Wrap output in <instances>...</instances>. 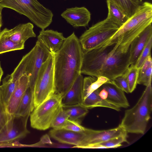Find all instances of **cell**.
I'll return each mask as SVG.
<instances>
[{"mask_svg":"<svg viewBox=\"0 0 152 152\" xmlns=\"http://www.w3.org/2000/svg\"><path fill=\"white\" fill-rule=\"evenodd\" d=\"M61 16L74 27L87 26L91 19L90 12L84 7L67 9Z\"/></svg>","mask_w":152,"mask_h":152,"instance_id":"4fadbf2b","label":"cell"},{"mask_svg":"<svg viewBox=\"0 0 152 152\" xmlns=\"http://www.w3.org/2000/svg\"><path fill=\"white\" fill-rule=\"evenodd\" d=\"M3 8L0 6V30L2 26L1 12Z\"/></svg>","mask_w":152,"mask_h":152,"instance_id":"8d00e7d4","label":"cell"},{"mask_svg":"<svg viewBox=\"0 0 152 152\" xmlns=\"http://www.w3.org/2000/svg\"><path fill=\"white\" fill-rule=\"evenodd\" d=\"M2 88L1 86H0V102H1L2 94Z\"/></svg>","mask_w":152,"mask_h":152,"instance_id":"f35d334b","label":"cell"},{"mask_svg":"<svg viewBox=\"0 0 152 152\" xmlns=\"http://www.w3.org/2000/svg\"><path fill=\"white\" fill-rule=\"evenodd\" d=\"M29 116L12 115L0 131V146L10 144L25 137L30 132L27 128Z\"/></svg>","mask_w":152,"mask_h":152,"instance_id":"30bf717a","label":"cell"},{"mask_svg":"<svg viewBox=\"0 0 152 152\" xmlns=\"http://www.w3.org/2000/svg\"><path fill=\"white\" fill-rule=\"evenodd\" d=\"M100 90L99 88L92 92L82 100L80 104L88 109L103 107L119 111L121 108L120 107L100 97L99 95Z\"/></svg>","mask_w":152,"mask_h":152,"instance_id":"44dd1931","label":"cell"},{"mask_svg":"<svg viewBox=\"0 0 152 152\" xmlns=\"http://www.w3.org/2000/svg\"><path fill=\"white\" fill-rule=\"evenodd\" d=\"M34 108V88L29 85L14 115L22 116H29Z\"/></svg>","mask_w":152,"mask_h":152,"instance_id":"7402d4cb","label":"cell"},{"mask_svg":"<svg viewBox=\"0 0 152 152\" xmlns=\"http://www.w3.org/2000/svg\"><path fill=\"white\" fill-rule=\"evenodd\" d=\"M3 74V71L1 67L0 62V83L1 81V78Z\"/></svg>","mask_w":152,"mask_h":152,"instance_id":"74e56055","label":"cell"},{"mask_svg":"<svg viewBox=\"0 0 152 152\" xmlns=\"http://www.w3.org/2000/svg\"><path fill=\"white\" fill-rule=\"evenodd\" d=\"M139 69L135 65H131L125 73L128 84L129 93L132 92L136 88Z\"/></svg>","mask_w":152,"mask_h":152,"instance_id":"f546056e","label":"cell"},{"mask_svg":"<svg viewBox=\"0 0 152 152\" xmlns=\"http://www.w3.org/2000/svg\"><path fill=\"white\" fill-rule=\"evenodd\" d=\"M121 26L108 16L93 25L79 39L82 51H88L100 46L110 39Z\"/></svg>","mask_w":152,"mask_h":152,"instance_id":"5b68a950","label":"cell"},{"mask_svg":"<svg viewBox=\"0 0 152 152\" xmlns=\"http://www.w3.org/2000/svg\"><path fill=\"white\" fill-rule=\"evenodd\" d=\"M113 81L116 85L124 92L129 93L128 84L125 74L117 77Z\"/></svg>","mask_w":152,"mask_h":152,"instance_id":"e575fe53","label":"cell"},{"mask_svg":"<svg viewBox=\"0 0 152 152\" xmlns=\"http://www.w3.org/2000/svg\"><path fill=\"white\" fill-rule=\"evenodd\" d=\"M110 80L102 76L95 77L89 76L83 78L82 100L92 92L99 88L103 84Z\"/></svg>","mask_w":152,"mask_h":152,"instance_id":"603a6c76","label":"cell"},{"mask_svg":"<svg viewBox=\"0 0 152 152\" xmlns=\"http://www.w3.org/2000/svg\"><path fill=\"white\" fill-rule=\"evenodd\" d=\"M106 1L108 8L107 16L116 23L122 25L129 18L112 1L110 0Z\"/></svg>","mask_w":152,"mask_h":152,"instance_id":"4316f807","label":"cell"},{"mask_svg":"<svg viewBox=\"0 0 152 152\" xmlns=\"http://www.w3.org/2000/svg\"><path fill=\"white\" fill-rule=\"evenodd\" d=\"M61 129L74 132H83L85 131L86 128L81 125L80 122L68 119Z\"/></svg>","mask_w":152,"mask_h":152,"instance_id":"d6a6232c","label":"cell"},{"mask_svg":"<svg viewBox=\"0 0 152 152\" xmlns=\"http://www.w3.org/2000/svg\"><path fill=\"white\" fill-rule=\"evenodd\" d=\"M152 22V4L144 2L113 36L102 45L118 43L123 50L127 51L133 40Z\"/></svg>","mask_w":152,"mask_h":152,"instance_id":"7a4b0ae2","label":"cell"},{"mask_svg":"<svg viewBox=\"0 0 152 152\" xmlns=\"http://www.w3.org/2000/svg\"><path fill=\"white\" fill-rule=\"evenodd\" d=\"M32 49L33 53L27 67L26 74L29 77V85L34 88L39 71L51 53L38 40Z\"/></svg>","mask_w":152,"mask_h":152,"instance_id":"8fae6325","label":"cell"},{"mask_svg":"<svg viewBox=\"0 0 152 152\" xmlns=\"http://www.w3.org/2000/svg\"><path fill=\"white\" fill-rule=\"evenodd\" d=\"M115 44L102 45L83 51L81 74L95 77L100 76L102 66Z\"/></svg>","mask_w":152,"mask_h":152,"instance_id":"9c48e42d","label":"cell"},{"mask_svg":"<svg viewBox=\"0 0 152 152\" xmlns=\"http://www.w3.org/2000/svg\"><path fill=\"white\" fill-rule=\"evenodd\" d=\"M152 46V37L148 40L136 63L135 66L138 69H140L147 58L151 55Z\"/></svg>","mask_w":152,"mask_h":152,"instance_id":"1f68e13d","label":"cell"},{"mask_svg":"<svg viewBox=\"0 0 152 152\" xmlns=\"http://www.w3.org/2000/svg\"><path fill=\"white\" fill-rule=\"evenodd\" d=\"M50 137L63 143L74 145L73 147L79 148L82 144L84 133L76 132L63 129H53L49 132Z\"/></svg>","mask_w":152,"mask_h":152,"instance_id":"9a60e30c","label":"cell"},{"mask_svg":"<svg viewBox=\"0 0 152 152\" xmlns=\"http://www.w3.org/2000/svg\"><path fill=\"white\" fill-rule=\"evenodd\" d=\"M107 92L106 100L120 108H127L129 106L124 92L118 87L113 80H109L100 87Z\"/></svg>","mask_w":152,"mask_h":152,"instance_id":"ffe728a7","label":"cell"},{"mask_svg":"<svg viewBox=\"0 0 152 152\" xmlns=\"http://www.w3.org/2000/svg\"><path fill=\"white\" fill-rule=\"evenodd\" d=\"M24 48V44L13 41L3 30L0 32V54Z\"/></svg>","mask_w":152,"mask_h":152,"instance_id":"484cf974","label":"cell"},{"mask_svg":"<svg viewBox=\"0 0 152 152\" xmlns=\"http://www.w3.org/2000/svg\"><path fill=\"white\" fill-rule=\"evenodd\" d=\"M83 77L80 74L65 95L62 97L63 107L81 104L82 101Z\"/></svg>","mask_w":152,"mask_h":152,"instance_id":"d6986e66","label":"cell"},{"mask_svg":"<svg viewBox=\"0 0 152 152\" xmlns=\"http://www.w3.org/2000/svg\"><path fill=\"white\" fill-rule=\"evenodd\" d=\"M64 0V1H66V0Z\"/></svg>","mask_w":152,"mask_h":152,"instance_id":"ab89813d","label":"cell"},{"mask_svg":"<svg viewBox=\"0 0 152 152\" xmlns=\"http://www.w3.org/2000/svg\"><path fill=\"white\" fill-rule=\"evenodd\" d=\"M151 37L152 26L151 24L134 39L130 44L129 48L130 65H135L148 41Z\"/></svg>","mask_w":152,"mask_h":152,"instance_id":"e0dca14e","label":"cell"},{"mask_svg":"<svg viewBox=\"0 0 152 152\" xmlns=\"http://www.w3.org/2000/svg\"><path fill=\"white\" fill-rule=\"evenodd\" d=\"M29 83V77L26 73L17 81L15 88L6 107L7 111L11 115L14 114Z\"/></svg>","mask_w":152,"mask_h":152,"instance_id":"2e32d148","label":"cell"},{"mask_svg":"<svg viewBox=\"0 0 152 152\" xmlns=\"http://www.w3.org/2000/svg\"><path fill=\"white\" fill-rule=\"evenodd\" d=\"M151 83L146 87L136 104L125 111L120 124L127 133L143 134L150 118L152 109Z\"/></svg>","mask_w":152,"mask_h":152,"instance_id":"3957f363","label":"cell"},{"mask_svg":"<svg viewBox=\"0 0 152 152\" xmlns=\"http://www.w3.org/2000/svg\"><path fill=\"white\" fill-rule=\"evenodd\" d=\"M82 57L79 39L73 32L54 54V94L62 97L70 89L81 74Z\"/></svg>","mask_w":152,"mask_h":152,"instance_id":"6da1fadb","label":"cell"},{"mask_svg":"<svg viewBox=\"0 0 152 152\" xmlns=\"http://www.w3.org/2000/svg\"><path fill=\"white\" fill-rule=\"evenodd\" d=\"M0 6L11 9L27 17L42 30L51 24L53 14L37 0H0Z\"/></svg>","mask_w":152,"mask_h":152,"instance_id":"277c9868","label":"cell"},{"mask_svg":"<svg viewBox=\"0 0 152 152\" xmlns=\"http://www.w3.org/2000/svg\"><path fill=\"white\" fill-rule=\"evenodd\" d=\"M12 115L8 112L5 106L0 102V131L10 119Z\"/></svg>","mask_w":152,"mask_h":152,"instance_id":"836d02e7","label":"cell"},{"mask_svg":"<svg viewBox=\"0 0 152 152\" xmlns=\"http://www.w3.org/2000/svg\"><path fill=\"white\" fill-rule=\"evenodd\" d=\"M68 112V119L71 120L80 122V119L88 113V109L81 104L63 107Z\"/></svg>","mask_w":152,"mask_h":152,"instance_id":"f1b7e54d","label":"cell"},{"mask_svg":"<svg viewBox=\"0 0 152 152\" xmlns=\"http://www.w3.org/2000/svg\"><path fill=\"white\" fill-rule=\"evenodd\" d=\"M61 98L60 95L54 94L35 108L30 115L31 127L41 130L50 127L52 121L62 107Z\"/></svg>","mask_w":152,"mask_h":152,"instance_id":"52a82bcc","label":"cell"},{"mask_svg":"<svg viewBox=\"0 0 152 152\" xmlns=\"http://www.w3.org/2000/svg\"><path fill=\"white\" fill-rule=\"evenodd\" d=\"M130 59L129 48L125 51L116 43L102 66L100 76L113 80L125 73L130 65Z\"/></svg>","mask_w":152,"mask_h":152,"instance_id":"ba28073f","label":"cell"},{"mask_svg":"<svg viewBox=\"0 0 152 152\" xmlns=\"http://www.w3.org/2000/svg\"><path fill=\"white\" fill-rule=\"evenodd\" d=\"M82 146L79 148L100 143L120 136H127V132L119 125L116 128L108 130H96L86 128Z\"/></svg>","mask_w":152,"mask_h":152,"instance_id":"7c38bea8","label":"cell"},{"mask_svg":"<svg viewBox=\"0 0 152 152\" xmlns=\"http://www.w3.org/2000/svg\"><path fill=\"white\" fill-rule=\"evenodd\" d=\"M129 18L136 12L142 4V0H110Z\"/></svg>","mask_w":152,"mask_h":152,"instance_id":"cb8c5ba5","label":"cell"},{"mask_svg":"<svg viewBox=\"0 0 152 152\" xmlns=\"http://www.w3.org/2000/svg\"><path fill=\"white\" fill-rule=\"evenodd\" d=\"M127 136H120L105 141L86 146L83 148H116L121 146V143L127 142Z\"/></svg>","mask_w":152,"mask_h":152,"instance_id":"83f0119b","label":"cell"},{"mask_svg":"<svg viewBox=\"0 0 152 152\" xmlns=\"http://www.w3.org/2000/svg\"><path fill=\"white\" fill-rule=\"evenodd\" d=\"M66 38L62 33L51 29L42 30L37 36V40L54 54L60 49Z\"/></svg>","mask_w":152,"mask_h":152,"instance_id":"5bb4252c","label":"cell"},{"mask_svg":"<svg viewBox=\"0 0 152 152\" xmlns=\"http://www.w3.org/2000/svg\"><path fill=\"white\" fill-rule=\"evenodd\" d=\"M152 73V60L149 56L139 69L137 84L146 86L151 83Z\"/></svg>","mask_w":152,"mask_h":152,"instance_id":"d4e9b609","label":"cell"},{"mask_svg":"<svg viewBox=\"0 0 152 152\" xmlns=\"http://www.w3.org/2000/svg\"><path fill=\"white\" fill-rule=\"evenodd\" d=\"M55 92L54 54L51 53L40 69L35 83L34 108L50 97Z\"/></svg>","mask_w":152,"mask_h":152,"instance_id":"8992f818","label":"cell"},{"mask_svg":"<svg viewBox=\"0 0 152 152\" xmlns=\"http://www.w3.org/2000/svg\"><path fill=\"white\" fill-rule=\"evenodd\" d=\"M99 95L100 97L103 99H106L108 96L107 91L104 88H102L99 92Z\"/></svg>","mask_w":152,"mask_h":152,"instance_id":"d590c367","label":"cell"},{"mask_svg":"<svg viewBox=\"0 0 152 152\" xmlns=\"http://www.w3.org/2000/svg\"><path fill=\"white\" fill-rule=\"evenodd\" d=\"M69 117L67 111L62 107L52 121L50 127L55 129H61Z\"/></svg>","mask_w":152,"mask_h":152,"instance_id":"4dcf8cb0","label":"cell"},{"mask_svg":"<svg viewBox=\"0 0 152 152\" xmlns=\"http://www.w3.org/2000/svg\"><path fill=\"white\" fill-rule=\"evenodd\" d=\"M34 27L32 24L28 23L19 24L10 29L6 28L3 30L13 41L25 44L29 38L36 37L33 30Z\"/></svg>","mask_w":152,"mask_h":152,"instance_id":"ac0fdd59","label":"cell"}]
</instances>
